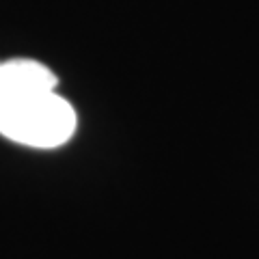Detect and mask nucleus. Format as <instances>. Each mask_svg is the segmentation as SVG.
<instances>
[{"mask_svg": "<svg viewBox=\"0 0 259 259\" xmlns=\"http://www.w3.org/2000/svg\"><path fill=\"white\" fill-rule=\"evenodd\" d=\"M56 84L54 71L39 61H0V134L35 149L67 143L76 134L78 117Z\"/></svg>", "mask_w": 259, "mask_h": 259, "instance_id": "obj_1", "label": "nucleus"}]
</instances>
